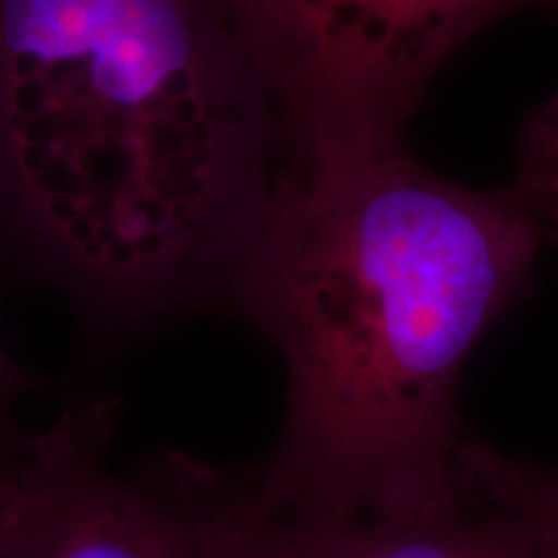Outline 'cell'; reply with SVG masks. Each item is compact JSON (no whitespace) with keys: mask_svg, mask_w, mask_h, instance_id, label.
<instances>
[{"mask_svg":"<svg viewBox=\"0 0 558 558\" xmlns=\"http://www.w3.org/2000/svg\"><path fill=\"white\" fill-rule=\"evenodd\" d=\"M543 243L514 184H458L409 145L284 166L228 305L284 369L277 439L248 473L264 505L313 525L463 507L460 375Z\"/></svg>","mask_w":558,"mask_h":558,"instance_id":"1","label":"cell"},{"mask_svg":"<svg viewBox=\"0 0 558 558\" xmlns=\"http://www.w3.org/2000/svg\"><path fill=\"white\" fill-rule=\"evenodd\" d=\"M288 135V166L407 145L429 83L507 13L558 0H230Z\"/></svg>","mask_w":558,"mask_h":558,"instance_id":"3","label":"cell"},{"mask_svg":"<svg viewBox=\"0 0 558 558\" xmlns=\"http://www.w3.org/2000/svg\"><path fill=\"white\" fill-rule=\"evenodd\" d=\"M122 407L70 401L0 481V558H241L248 476L179 450L122 469Z\"/></svg>","mask_w":558,"mask_h":558,"instance_id":"4","label":"cell"},{"mask_svg":"<svg viewBox=\"0 0 558 558\" xmlns=\"http://www.w3.org/2000/svg\"><path fill=\"white\" fill-rule=\"evenodd\" d=\"M509 530H512V527H509ZM501 558H533V556H530V550L525 548V543H522L518 538V533H514V530H512V543H509V548L505 550V556H501Z\"/></svg>","mask_w":558,"mask_h":558,"instance_id":"8","label":"cell"},{"mask_svg":"<svg viewBox=\"0 0 558 558\" xmlns=\"http://www.w3.org/2000/svg\"><path fill=\"white\" fill-rule=\"evenodd\" d=\"M518 163L514 190L535 213L546 241L558 243V94L522 120Z\"/></svg>","mask_w":558,"mask_h":558,"instance_id":"6","label":"cell"},{"mask_svg":"<svg viewBox=\"0 0 558 558\" xmlns=\"http://www.w3.org/2000/svg\"><path fill=\"white\" fill-rule=\"evenodd\" d=\"M465 499L497 514L533 558H558V465L507 456L465 435L458 450Z\"/></svg>","mask_w":558,"mask_h":558,"instance_id":"5","label":"cell"},{"mask_svg":"<svg viewBox=\"0 0 558 558\" xmlns=\"http://www.w3.org/2000/svg\"><path fill=\"white\" fill-rule=\"evenodd\" d=\"M39 386L41 380L37 375H32V369L13 360L0 344V481L16 463L19 452L29 437V432L21 427L19 411L21 403Z\"/></svg>","mask_w":558,"mask_h":558,"instance_id":"7","label":"cell"},{"mask_svg":"<svg viewBox=\"0 0 558 558\" xmlns=\"http://www.w3.org/2000/svg\"><path fill=\"white\" fill-rule=\"evenodd\" d=\"M288 163L230 0H0V226L101 329L228 308Z\"/></svg>","mask_w":558,"mask_h":558,"instance_id":"2","label":"cell"}]
</instances>
